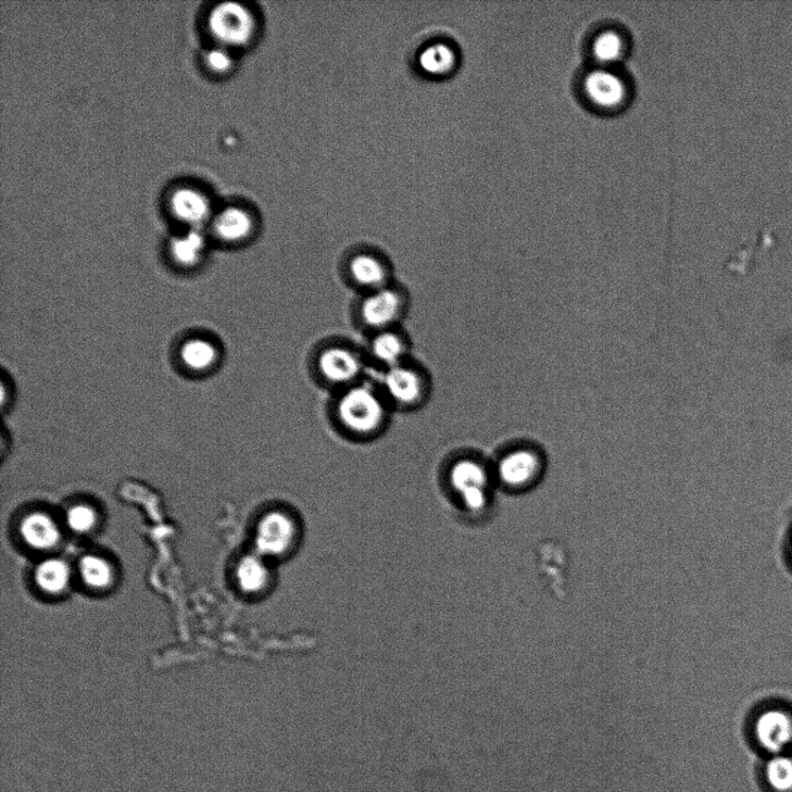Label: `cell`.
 Masks as SVG:
<instances>
[{"instance_id": "6da1fadb", "label": "cell", "mask_w": 792, "mask_h": 792, "mask_svg": "<svg viewBox=\"0 0 792 792\" xmlns=\"http://www.w3.org/2000/svg\"><path fill=\"white\" fill-rule=\"evenodd\" d=\"M393 413L376 380L368 377L332 393L327 408L336 432L354 443L381 439L388 432Z\"/></svg>"}, {"instance_id": "7a4b0ae2", "label": "cell", "mask_w": 792, "mask_h": 792, "mask_svg": "<svg viewBox=\"0 0 792 792\" xmlns=\"http://www.w3.org/2000/svg\"><path fill=\"white\" fill-rule=\"evenodd\" d=\"M369 368L364 347L342 338L319 342L309 360L314 381L331 394L365 380Z\"/></svg>"}, {"instance_id": "3957f363", "label": "cell", "mask_w": 792, "mask_h": 792, "mask_svg": "<svg viewBox=\"0 0 792 792\" xmlns=\"http://www.w3.org/2000/svg\"><path fill=\"white\" fill-rule=\"evenodd\" d=\"M392 411L413 413L424 408L433 394V377L415 357L381 372L376 378Z\"/></svg>"}, {"instance_id": "277c9868", "label": "cell", "mask_w": 792, "mask_h": 792, "mask_svg": "<svg viewBox=\"0 0 792 792\" xmlns=\"http://www.w3.org/2000/svg\"><path fill=\"white\" fill-rule=\"evenodd\" d=\"M411 309V296L398 281L385 288L359 296L352 317L366 336L403 326Z\"/></svg>"}, {"instance_id": "5b68a950", "label": "cell", "mask_w": 792, "mask_h": 792, "mask_svg": "<svg viewBox=\"0 0 792 792\" xmlns=\"http://www.w3.org/2000/svg\"><path fill=\"white\" fill-rule=\"evenodd\" d=\"M445 481L467 512L488 508L492 473L483 460L467 453L455 455L447 464Z\"/></svg>"}, {"instance_id": "8992f818", "label": "cell", "mask_w": 792, "mask_h": 792, "mask_svg": "<svg viewBox=\"0 0 792 792\" xmlns=\"http://www.w3.org/2000/svg\"><path fill=\"white\" fill-rule=\"evenodd\" d=\"M757 747L770 756L790 753L792 749V709L782 704L766 705L752 721Z\"/></svg>"}, {"instance_id": "52a82bcc", "label": "cell", "mask_w": 792, "mask_h": 792, "mask_svg": "<svg viewBox=\"0 0 792 792\" xmlns=\"http://www.w3.org/2000/svg\"><path fill=\"white\" fill-rule=\"evenodd\" d=\"M342 273L343 280L357 297L395 282L389 262L380 254L370 251L353 253L343 266Z\"/></svg>"}, {"instance_id": "ba28073f", "label": "cell", "mask_w": 792, "mask_h": 792, "mask_svg": "<svg viewBox=\"0 0 792 792\" xmlns=\"http://www.w3.org/2000/svg\"><path fill=\"white\" fill-rule=\"evenodd\" d=\"M296 516L281 510L267 513L255 532L257 554L263 557H281L294 549L299 539Z\"/></svg>"}, {"instance_id": "9c48e42d", "label": "cell", "mask_w": 792, "mask_h": 792, "mask_svg": "<svg viewBox=\"0 0 792 792\" xmlns=\"http://www.w3.org/2000/svg\"><path fill=\"white\" fill-rule=\"evenodd\" d=\"M412 343L410 335L400 326L367 335L364 351L369 366L381 373L413 357Z\"/></svg>"}, {"instance_id": "30bf717a", "label": "cell", "mask_w": 792, "mask_h": 792, "mask_svg": "<svg viewBox=\"0 0 792 792\" xmlns=\"http://www.w3.org/2000/svg\"><path fill=\"white\" fill-rule=\"evenodd\" d=\"M583 93L592 105L604 112H614L624 106L628 98V86L624 77L611 66L593 68L583 79Z\"/></svg>"}, {"instance_id": "8fae6325", "label": "cell", "mask_w": 792, "mask_h": 792, "mask_svg": "<svg viewBox=\"0 0 792 792\" xmlns=\"http://www.w3.org/2000/svg\"><path fill=\"white\" fill-rule=\"evenodd\" d=\"M213 36L224 45L244 46L253 38L255 22L243 5L224 3L214 9L210 18Z\"/></svg>"}, {"instance_id": "7c38bea8", "label": "cell", "mask_w": 792, "mask_h": 792, "mask_svg": "<svg viewBox=\"0 0 792 792\" xmlns=\"http://www.w3.org/2000/svg\"><path fill=\"white\" fill-rule=\"evenodd\" d=\"M541 473V461L537 453L527 450L514 451L499 460L494 469L495 478L511 490L528 488Z\"/></svg>"}, {"instance_id": "4fadbf2b", "label": "cell", "mask_w": 792, "mask_h": 792, "mask_svg": "<svg viewBox=\"0 0 792 792\" xmlns=\"http://www.w3.org/2000/svg\"><path fill=\"white\" fill-rule=\"evenodd\" d=\"M21 532L25 542L38 550H48L55 546L61 538L55 521L43 513H33L26 516Z\"/></svg>"}, {"instance_id": "5bb4252c", "label": "cell", "mask_w": 792, "mask_h": 792, "mask_svg": "<svg viewBox=\"0 0 792 792\" xmlns=\"http://www.w3.org/2000/svg\"><path fill=\"white\" fill-rule=\"evenodd\" d=\"M236 578L239 588L246 593L257 594L264 592L271 580L265 557L260 554L246 556L237 566Z\"/></svg>"}, {"instance_id": "9a60e30c", "label": "cell", "mask_w": 792, "mask_h": 792, "mask_svg": "<svg viewBox=\"0 0 792 792\" xmlns=\"http://www.w3.org/2000/svg\"><path fill=\"white\" fill-rule=\"evenodd\" d=\"M171 209L179 219L189 224L202 223L211 212L209 200L189 188L179 189L172 197Z\"/></svg>"}, {"instance_id": "2e32d148", "label": "cell", "mask_w": 792, "mask_h": 792, "mask_svg": "<svg viewBox=\"0 0 792 792\" xmlns=\"http://www.w3.org/2000/svg\"><path fill=\"white\" fill-rule=\"evenodd\" d=\"M455 50L443 42L430 45L422 50L418 59L420 71L430 77H443L454 72Z\"/></svg>"}, {"instance_id": "e0dca14e", "label": "cell", "mask_w": 792, "mask_h": 792, "mask_svg": "<svg viewBox=\"0 0 792 792\" xmlns=\"http://www.w3.org/2000/svg\"><path fill=\"white\" fill-rule=\"evenodd\" d=\"M214 228L218 237L226 242H242L252 231L253 223L250 215L236 209H227L221 212L214 222Z\"/></svg>"}, {"instance_id": "ac0fdd59", "label": "cell", "mask_w": 792, "mask_h": 792, "mask_svg": "<svg viewBox=\"0 0 792 792\" xmlns=\"http://www.w3.org/2000/svg\"><path fill=\"white\" fill-rule=\"evenodd\" d=\"M179 356L181 364L188 370L203 373L214 367L218 351L210 340L194 338L184 343Z\"/></svg>"}, {"instance_id": "d6986e66", "label": "cell", "mask_w": 792, "mask_h": 792, "mask_svg": "<svg viewBox=\"0 0 792 792\" xmlns=\"http://www.w3.org/2000/svg\"><path fill=\"white\" fill-rule=\"evenodd\" d=\"M764 779L771 792H792V755L770 756L764 768Z\"/></svg>"}, {"instance_id": "ffe728a7", "label": "cell", "mask_w": 792, "mask_h": 792, "mask_svg": "<svg viewBox=\"0 0 792 792\" xmlns=\"http://www.w3.org/2000/svg\"><path fill=\"white\" fill-rule=\"evenodd\" d=\"M36 580L43 592L60 594L67 588L68 581H71V570L60 560H48L38 567Z\"/></svg>"}, {"instance_id": "44dd1931", "label": "cell", "mask_w": 792, "mask_h": 792, "mask_svg": "<svg viewBox=\"0 0 792 792\" xmlns=\"http://www.w3.org/2000/svg\"><path fill=\"white\" fill-rule=\"evenodd\" d=\"M593 56L601 66H612L625 54L621 34L608 29L599 34L592 47Z\"/></svg>"}, {"instance_id": "7402d4cb", "label": "cell", "mask_w": 792, "mask_h": 792, "mask_svg": "<svg viewBox=\"0 0 792 792\" xmlns=\"http://www.w3.org/2000/svg\"><path fill=\"white\" fill-rule=\"evenodd\" d=\"M203 249L204 239L197 230L176 238L171 244L172 255H174L175 261L183 266H193L199 263Z\"/></svg>"}, {"instance_id": "603a6c76", "label": "cell", "mask_w": 792, "mask_h": 792, "mask_svg": "<svg viewBox=\"0 0 792 792\" xmlns=\"http://www.w3.org/2000/svg\"><path fill=\"white\" fill-rule=\"evenodd\" d=\"M79 570L85 583L96 590L108 588L113 579L111 565L97 556L84 557Z\"/></svg>"}, {"instance_id": "cb8c5ba5", "label": "cell", "mask_w": 792, "mask_h": 792, "mask_svg": "<svg viewBox=\"0 0 792 792\" xmlns=\"http://www.w3.org/2000/svg\"><path fill=\"white\" fill-rule=\"evenodd\" d=\"M66 523L76 532H88L97 524V514L88 505H77L68 510Z\"/></svg>"}, {"instance_id": "d4e9b609", "label": "cell", "mask_w": 792, "mask_h": 792, "mask_svg": "<svg viewBox=\"0 0 792 792\" xmlns=\"http://www.w3.org/2000/svg\"><path fill=\"white\" fill-rule=\"evenodd\" d=\"M206 63L216 73H226L232 65V59L227 50L214 49L205 56Z\"/></svg>"}, {"instance_id": "484cf974", "label": "cell", "mask_w": 792, "mask_h": 792, "mask_svg": "<svg viewBox=\"0 0 792 792\" xmlns=\"http://www.w3.org/2000/svg\"><path fill=\"white\" fill-rule=\"evenodd\" d=\"M783 548L785 562L789 569L792 571V519L789 521V526L787 528Z\"/></svg>"}]
</instances>
